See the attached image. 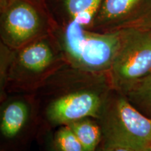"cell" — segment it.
<instances>
[{"instance_id": "obj_1", "label": "cell", "mask_w": 151, "mask_h": 151, "mask_svg": "<svg viewBox=\"0 0 151 151\" xmlns=\"http://www.w3.org/2000/svg\"><path fill=\"white\" fill-rule=\"evenodd\" d=\"M112 89L109 73L65 64L35 92L40 117L39 136L73 120L97 118Z\"/></svg>"}, {"instance_id": "obj_2", "label": "cell", "mask_w": 151, "mask_h": 151, "mask_svg": "<svg viewBox=\"0 0 151 151\" xmlns=\"http://www.w3.org/2000/svg\"><path fill=\"white\" fill-rule=\"evenodd\" d=\"M52 34L68 65L94 73H109L121 37V31L99 32L75 22L55 24Z\"/></svg>"}, {"instance_id": "obj_3", "label": "cell", "mask_w": 151, "mask_h": 151, "mask_svg": "<svg viewBox=\"0 0 151 151\" xmlns=\"http://www.w3.org/2000/svg\"><path fill=\"white\" fill-rule=\"evenodd\" d=\"M66 62L52 34L14 50L6 92L33 93Z\"/></svg>"}, {"instance_id": "obj_4", "label": "cell", "mask_w": 151, "mask_h": 151, "mask_svg": "<svg viewBox=\"0 0 151 151\" xmlns=\"http://www.w3.org/2000/svg\"><path fill=\"white\" fill-rule=\"evenodd\" d=\"M97 119L102 132L101 142L150 148L151 118L118 90H111Z\"/></svg>"}, {"instance_id": "obj_5", "label": "cell", "mask_w": 151, "mask_h": 151, "mask_svg": "<svg viewBox=\"0 0 151 151\" xmlns=\"http://www.w3.org/2000/svg\"><path fill=\"white\" fill-rule=\"evenodd\" d=\"M34 0H1V42L13 50L50 35L55 23Z\"/></svg>"}, {"instance_id": "obj_6", "label": "cell", "mask_w": 151, "mask_h": 151, "mask_svg": "<svg viewBox=\"0 0 151 151\" xmlns=\"http://www.w3.org/2000/svg\"><path fill=\"white\" fill-rule=\"evenodd\" d=\"M0 106L1 148L26 151L40 132L38 103L33 93L9 94Z\"/></svg>"}, {"instance_id": "obj_7", "label": "cell", "mask_w": 151, "mask_h": 151, "mask_svg": "<svg viewBox=\"0 0 151 151\" xmlns=\"http://www.w3.org/2000/svg\"><path fill=\"white\" fill-rule=\"evenodd\" d=\"M151 72V29L121 31L120 43L109 74L113 89L124 94Z\"/></svg>"}, {"instance_id": "obj_8", "label": "cell", "mask_w": 151, "mask_h": 151, "mask_svg": "<svg viewBox=\"0 0 151 151\" xmlns=\"http://www.w3.org/2000/svg\"><path fill=\"white\" fill-rule=\"evenodd\" d=\"M129 29H151V0H102L90 27L99 32Z\"/></svg>"}, {"instance_id": "obj_9", "label": "cell", "mask_w": 151, "mask_h": 151, "mask_svg": "<svg viewBox=\"0 0 151 151\" xmlns=\"http://www.w3.org/2000/svg\"><path fill=\"white\" fill-rule=\"evenodd\" d=\"M56 24L75 22L90 29L96 11L102 0H42Z\"/></svg>"}, {"instance_id": "obj_10", "label": "cell", "mask_w": 151, "mask_h": 151, "mask_svg": "<svg viewBox=\"0 0 151 151\" xmlns=\"http://www.w3.org/2000/svg\"><path fill=\"white\" fill-rule=\"evenodd\" d=\"M71 128L82 143L85 151H95L102 140V132L97 119L86 117L69 122Z\"/></svg>"}, {"instance_id": "obj_11", "label": "cell", "mask_w": 151, "mask_h": 151, "mask_svg": "<svg viewBox=\"0 0 151 151\" xmlns=\"http://www.w3.org/2000/svg\"><path fill=\"white\" fill-rule=\"evenodd\" d=\"M124 94L138 110L151 118V72Z\"/></svg>"}, {"instance_id": "obj_12", "label": "cell", "mask_w": 151, "mask_h": 151, "mask_svg": "<svg viewBox=\"0 0 151 151\" xmlns=\"http://www.w3.org/2000/svg\"><path fill=\"white\" fill-rule=\"evenodd\" d=\"M53 139L59 151H85L82 143L67 124L54 130Z\"/></svg>"}, {"instance_id": "obj_13", "label": "cell", "mask_w": 151, "mask_h": 151, "mask_svg": "<svg viewBox=\"0 0 151 151\" xmlns=\"http://www.w3.org/2000/svg\"><path fill=\"white\" fill-rule=\"evenodd\" d=\"M14 50L2 42L0 43V101L7 97L6 87Z\"/></svg>"}, {"instance_id": "obj_14", "label": "cell", "mask_w": 151, "mask_h": 151, "mask_svg": "<svg viewBox=\"0 0 151 151\" xmlns=\"http://www.w3.org/2000/svg\"><path fill=\"white\" fill-rule=\"evenodd\" d=\"M37 140L40 143L42 151H59L55 143L52 131L41 134Z\"/></svg>"}, {"instance_id": "obj_15", "label": "cell", "mask_w": 151, "mask_h": 151, "mask_svg": "<svg viewBox=\"0 0 151 151\" xmlns=\"http://www.w3.org/2000/svg\"><path fill=\"white\" fill-rule=\"evenodd\" d=\"M95 151H151L150 148H136L132 147L101 142Z\"/></svg>"}, {"instance_id": "obj_16", "label": "cell", "mask_w": 151, "mask_h": 151, "mask_svg": "<svg viewBox=\"0 0 151 151\" xmlns=\"http://www.w3.org/2000/svg\"><path fill=\"white\" fill-rule=\"evenodd\" d=\"M0 151H7V150H4V149H2V148H1V149H0Z\"/></svg>"}, {"instance_id": "obj_17", "label": "cell", "mask_w": 151, "mask_h": 151, "mask_svg": "<svg viewBox=\"0 0 151 151\" xmlns=\"http://www.w3.org/2000/svg\"><path fill=\"white\" fill-rule=\"evenodd\" d=\"M150 149H151V147H150Z\"/></svg>"}]
</instances>
